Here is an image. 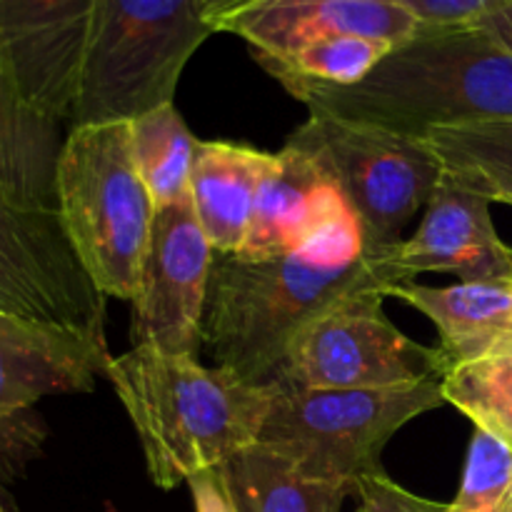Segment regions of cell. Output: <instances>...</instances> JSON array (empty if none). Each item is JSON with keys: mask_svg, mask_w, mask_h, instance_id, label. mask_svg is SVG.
Instances as JSON below:
<instances>
[{"mask_svg": "<svg viewBox=\"0 0 512 512\" xmlns=\"http://www.w3.org/2000/svg\"><path fill=\"white\" fill-rule=\"evenodd\" d=\"M398 283L423 273H455L463 280L512 275V245L490 218V200L450 178L440 180L418 233L385 250Z\"/></svg>", "mask_w": 512, "mask_h": 512, "instance_id": "cell-13", "label": "cell"}, {"mask_svg": "<svg viewBox=\"0 0 512 512\" xmlns=\"http://www.w3.org/2000/svg\"><path fill=\"white\" fill-rule=\"evenodd\" d=\"M418 20L420 28L480 25L512 0H390Z\"/></svg>", "mask_w": 512, "mask_h": 512, "instance_id": "cell-25", "label": "cell"}, {"mask_svg": "<svg viewBox=\"0 0 512 512\" xmlns=\"http://www.w3.org/2000/svg\"><path fill=\"white\" fill-rule=\"evenodd\" d=\"M495 203H508V205H512V180L508 185H505L503 190H500L498 195H495Z\"/></svg>", "mask_w": 512, "mask_h": 512, "instance_id": "cell-31", "label": "cell"}, {"mask_svg": "<svg viewBox=\"0 0 512 512\" xmlns=\"http://www.w3.org/2000/svg\"><path fill=\"white\" fill-rule=\"evenodd\" d=\"M383 303L380 290H368L313 320L293 340L275 383L293 390H368L445 378L440 350L398 330Z\"/></svg>", "mask_w": 512, "mask_h": 512, "instance_id": "cell-8", "label": "cell"}, {"mask_svg": "<svg viewBox=\"0 0 512 512\" xmlns=\"http://www.w3.org/2000/svg\"><path fill=\"white\" fill-rule=\"evenodd\" d=\"M355 495L360 498L358 512H445V503L420 498L385 473L365 478Z\"/></svg>", "mask_w": 512, "mask_h": 512, "instance_id": "cell-27", "label": "cell"}, {"mask_svg": "<svg viewBox=\"0 0 512 512\" xmlns=\"http://www.w3.org/2000/svg\"><path fill=\"white\" fill-rule=\"evenodd\" d=\"M43 440V428L30 410L0 413V483L13 478Z\"/></svg>", "mask_w": 512, "mask_h": 512, "instance_id": "cell-26", "label": "cell"}, {"mask_svg": "<svg viewBox=\"0 0 512 512\" xmlns=\"http://www.w3.org/2000/svg\"><path fill=\"white\" fill-rule=\"evenodd\" d=\"M105 330L40 323L0 310V413L30 410L50 395L88 393L108 375Z\"/></svg>", "mask_w": 512, "mask_h": 512, "instance_id": "cell-12", "label": "cell"}, {"mask_svg": "<svg viewBox=\"0 0 512 512\" xmlns=\"http://www.w3.org/2000/svg\"><path fill=\"white\" fill-rule=\"evenodd\" d=\"M105 380L143 445L150 480L165 490L258 443L270 403V385L150 345L113 355Z\"/></svg>", "mask_w": 512, "mask_h": 512, "instance_id": "cell-3", "label": "cell"}, {"mask_svg": "<svg viewBox=\"0 0 512 512\" xmlns=\"http://www.w3.org/2000/svg\"><path fill=\"white\" fill-rule=\"evenodd\" d=\"M393 48L395 45L388 40L370 38V35H330L295 50L285 60H265L260 65L278 83L308 80V83L348 88L368 78L375 65Z\"/></svg>", "mask_w": 512, "mask_h": 512, "instance_id": "cell-23", "label": "cell"}, {"mask_svg": "<svg viewBox=\"0 0 512 512\" xmlns=\"http://www.w3.org/2000/svg\"><path fill=\"white\" fill-rule=\"evenodd\" d=\"M480 25L488 28L493 35H498L508 48H512V3L505 5V8L498 10L495 15H490V18L483 20Z\"/></svg>", "mask_w": 512, "mask_h": 512, "instance_id": "cell-30", "label": "cell"}, {"mask_svg": "<svg viewBox=\"0 0 512 512\" xmlns=\"http://www.w3.org/2000/svg\"><path fill=\"white\" fill-rule=\"evenodd\" d=\"M445 512H512V450L475 428L463 483Z\"/></svg>", "mask_w": 512, "mask_h": 512, "instance_id": "cell-24", "label": "cell"}, {"mask_svg": "<svg viewBox=\"0 0 512 512\" xmlns=\"http://www.w3.org/2000/svg\"><path fill=\"white\" fill-rule=\"evenodd\" d=\"M55 208L95 288L133 300L155 203L135 165L128 120L73 125L55 170Z\"/></svg>", "mask_w": 512, "mask_h": 512, "instance_id": "cell-4", "label": "cell"}, {"mask_svg": "<svg viewBox=\"0 0 512 512\" xmlns=\"http://www.w3.org/2000/svg\"><path fill=\"white\" fill-rule=\"evenodd\" d=\"M190 495H193L195 512H238L230 495L228 480H225L223 465L208 468L188 480Z\"/></svg>", "mask_w": 512, "mask_h": 512, "instance_id": "cell-28", "label": "cell"}, {"mask_svg": "<svg viewBox=\"0 0 512 512\" xmlns=\"http://www.w3.org/2000/svg\"><path fill=\"white\" fill-rule=\"evenodd\" d=\"M440 405L443 378L368 390H293L270 383L258 443L308 478L355 495L365 478L385 473L380 455L388 440Z\"/></svg>", "mask_w": 512, "mask_h": 512, "instance_id": "cell-6", "label": "cell"}, {"mask_svg": "<svg viewBox=\"0 0 512 512\" xmlns=\"http://www.w3.org/2000/svg\"><path fill=\"white\" fill-rule=\"evenodd\" d=\"M385 298H400L425 315L440 333V355L450 370L512 340V275L460 280L448 288L400 283ZM445 373V375H448Z\"/></svg>", "mask_w": 512, "mask_h": 512, "instance_id": "cell-16", "label": "cell"}, {"mask_svg": "<svg viewBox=\"0 0 512 512\" xmlns=\"http://www.w3.org/2000/svg\"><path fill=\"white\" fill-rule=\"evenodd\" d=\"M95 0H0V55L23 93L63 123L73 110Z\"/></svg>", "mask_w": 512, "mask_h": 512, "instance_id": "cell-11", "label": "cell"}, {"mask_svg": "<svg viewBox=\"0 0 512 512\" xmlns=\"http://www.w3.org/2000/svg\"><path fill=\"white\" fill-rule=\"evenodd\" d=\"M238 512H340L348 488L303 475L278 453L255 443L223 465Z\"/></svg>", "mask_w": 512, "mask_h": 512, "instance_id": "cell-19", "label": "cell"}, {"mask_svg": "<svg viewBox=\"0 0 512 512\" xmlns=\"http://www.w3.org/2000/svg\"><path fill=\"white\" fill-rule=\"evenodd\" d=\"M355 213L310 150L285 143L273 153L238 258L263 260L303 250Z\"/></svg>", "mask_w": 512, "mask_h": 512, "instance_id": "cell-14", "label": "cell"}, {"mask_svg": "<svg viewBox=\"0 0 512 512\" xmlns=\"http://www.w3.org/2000/svg\"><path fill=\"white\" fill-rule=\"evenodd\" d=\"M128 123L135 165L155 208L188 200L200 140L190 133L175 103L148 110Z\"/></svg>", "mask_w": 512, "mask_h": 512, "instance_id": "cell-20", "label": "cell"}, {"mask_svg": "<svg viewBox=\"0 0 512 512\" xmlns=\"http://www.w3.org/2000/svg\"><path fill=\"white\" fill-rule=\"evenodd\" d=\"M0 310L40 323L103 330L105 295L80 265L58 208L0 188Z\"/></svg>", "mask_w": 512, "mask_h": 512, "instance_id": "cell-9", "label": "cell"}, {"mask_svg": "<svg viewBox=\"0 0 512 512\" xmlns=\"http://www.w3.org/2000/svg\"><path fill=\"white\" fill-rule=\"evenodd\" d=\"M260 0H198V8L203 13L205 23L215 30V33H223L225 25L235 18V15L245 13L248 8H253Z\"/></svg>", "mask_w": 512, "mask_h": 512, "instance_id": "cell-29", "label": "cell"}, {"mask_svg": "<svg viewBox=\"0 0 512 512\" xmlns=\"http://www.w3.org/2000/svg\"><path fill=\"white\" fill-rule=\"evenodd\" d=\"M60 120L28 100L0 55V188L35 208H55Z\"/></svg>", "mask_w": 512, "mask_h": 512, "instance_id": "cell-18", "label": "cell"}, {"mask_svg": "<svg viewBox=\"0 0 512 512\" xmlns=\"http://www.w3.org/2000/svg\"><path fill=\"white\" fill-rule=\"evenodd\" d=\"M213 33L198 0H95L73 125L123 123L173 103L185 65Z\"/></svg>", "mask_w": 512, "mask_h": 512, "instance_id": "cell-5", "label": "cell"}, {"mask_svg": "<svg viewBox=\"0 0 512 512\" xmlns=\"http://www.w3.org/2000/svg\"><path fill=\"white\" fill-rule=\"evenodd\" d=\"M443 398L512 450V340L455 365L443 378Z\"/></svg>", "mask_w": 512, "mask_h": 512, "instance_id": "cell-22", "label": "cell"}, {"mask_svg": "<svg viewBox=\"0 0 512 512\" xmlns=\"http://www.w3.org/2000/svg\"><path fill=\"white\" fill-rule=\"evenodd\" d=\"M213 260L215 250L190 198L155 208L138 290L130 300L133 345L198 358Z\"/></svg>", "mask_w": 512, "mask_h": 512, "instance_id": "cell-10", "label": "cell"}, {"mask_svg": "<svg viewBox=\"0 0 512 512\" xmlns=\"http://www.w3.org/2000/svg\"><path fill=\"white\" fill-rule=\"evenodd\" d=\"M0 512H5V510H3V503H0Z\"/></svg>", "mask_w": 512, "mask_h": 512, "instance_id": "cell-32", "label": "cell"}, {"mask_svg": "<svg viewBox=\"0 0 512 512\" xmlns=\"http://www.w3.org/2000/svg\"><path fill=\"white\" fill-rule=\"evenodd\" d=\"M280 85L310 113L425 138L438 128L512 120V48L483 25L420 28L348 88Z\"/></svg>", "mask_w": 512, "mask_h": 512, "instance_id": "cell-2", "label": "cell"}, {"mask_svg": "<svg viewBox=\"0 0 512 512\" xmlns=\"http://www.w3.org/2000/svg\"><path fill=\"white\" fill-rule=\"evenodd\" d=\"M385 250H368L358 218L303 250L263 260L215 253L203 345L215 365L253 385L278 378L293 340L343 300L400 285Z\"/></svg>", "mask_w": 512, "mask_h": 512, "instance_id": "cell-1", "label": "cell"}, {"mask_svg": "<svg viewBox=\"0 0 512 512\" xmlns=\"http://www.w3.org/2000/svg\"><path fill=\"white\" fill-rule=\"evenodd\" d=\"M418 30V20L390 0H260L223 33L243 38L255 60L265 63L330 35H370L400 45Z\"/></svg>", "mask_w": 512, "mask_h": 512, "instance_id": "cell-15", "label": "cell"}, {"mask_svg": "<svg viewBox=\"0 0 512 512\" xmlns=\"http://www.w3.org/2000/svg\"><path fill=\"white\" fill-rule=\"evenodd\" d=\"M273 153L208 140L195 150L190 203L215 253L238 255Z\"/></svg>", "mask_w": 512, "mask_h": 512, "instance_id": "cell-17", "label": "cell"}, {"mask_svg": "<svg viewBox=\"0 0 512 512\" xmlns=\"http://www.w3.org/2000/svg\"><path fill=\"white\" fill-rule=\"evenodd\" d=\"M443 163V175L495 203L512 180V120L438 128L425 135Z\"/></svg>", "mask_w": 512, "mask_h": 512, "instance_id": "cell-21", "label": "cell"}, {"mask_svg": "<svg viewBox=\"0 0 512 512\" xmlns=\"http://www.w3.org/2000/svg\"><path fill=\"white\" fill-rule=\"evenodd\" d=\"M288 140L325 165L353 208L368 250L400 243L443 180V163L423 138L380 125L310 113Z\"/></svg>", "mask_w": 512, "mask_h": 512, "instance_id": "cell-7", "label": "cell"}]
</instances>
